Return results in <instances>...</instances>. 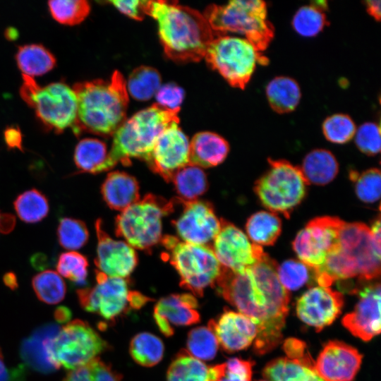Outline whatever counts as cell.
<instances>
[{
    "mask_svg": "<svg viewBox=\"0 0 381 381\" xmlns=\"http://www.w3.org/2000/svg\"><path fill=\"white\" fill-rule=\"evenodd\" d=\"M276 262L265 253L254 265L236 272L222 267L214 286L258 327L254 350L264 354L282 340L289 294L280 283Z\"/></svg>",
    "mask_w": 381,
    "mask_h": 381,
    "instance_id": "obj_1",
    "label": "cell"
},
{
    "mask_svg": "<svg viewBox=\"0 0 381 381\" xmlns=\"http://www.w3.org/2000/svg\"><path fill=\"white\" fill-rule=\"evenodd\" d=\"M145 13L156 20L167 56L178 62L199 61L220 33L198 11L176 1H147Z\"/></svg>",
    "mask_w": 381,
    "mask_h": 381,
    "instance_id": "obj_2",
    "label": "cell"
},
{
    "mask_svg": "<svg viewBox=\"0 0 381 381\" xmlns=\"http://www.w3.org/2000/svg\"><path fill=\"white\" fill-rule=\"evenodd\" d=\"M73 90L77 98V116L72 129L76 135L84 131L113 135L126 121L128 95L126 82L118 71L109 81L78 83Z\"/></svg>",
    "mask_w": 381,
    "mask_h": 381,
    "instance_id": "obj_3",
    "label": "cell"
},
{
    "mask_svg": "<svg viewBox=\"0 0 381 381\" xmlns=\"http://www.w3.org/2000/svg\"><path fill=\"white\" fill-rule=\"evenodd\" d=\"M380 274V242L370 227L361 222H345L336 250L323 266L314 272L318 285L329 287L336 281L357 278L371 281Z\"/></svg>",
    "mask_w": 381,
    "mask_h": 381,
    "instance_id": "obj_4",
    "label": "cell"
},
{
    "mask_svg": "<svg viewBox=\"0 0 381 381\" xmlns=\"http://www.w3.org/2000/svg\"><path fill=\"white\" fill-rule=\"evenodd\" d=\"M179 110L167 109L156 103L126 120L113 135L102 171L119 162L128 165L131 158L147 162L160 133L171 123L179 122Z\"/></svg>",
    "mask_w": 381,
    "mask_h": 381,
    "instance_id": "obj_5",
    "label": "cell"
},
{
    "mask_svg": "<svg viewBox=\"0 0 381 381\" xmlns=\"http://www.w3.org/2000/svg\"><path fill=\"white\" fill-rule=\"evenodd\" d=\"M203 16L216 32L243 35L261 54L274 35L267 19V4L261 0H232L226 4H212Z\"/></svg>",
    "mask_w": 381,
    "mask_h": 381,
    "instance_id": "obj_6",
    "label": "cell"
},
{
    "mask_svg": "<svg viewBox=\"0 0 381 381\" xmlns=\"http://www.w3.org/2000/svg\"><path fill=\"white\" fill-rule=\"evenodd\" d=\"M167 250V259L180 276V285L194 296H202L205 288L214 286L222 265L212 247L183 242L171 236L161 240Z\"/></svg>",
    "mask_w": 381,
    "mask_h": 381,
    "instance_id": "obj_7",
    "label": "cell"
},
{
    "mask_svg": "<svg viewBox=\"0 0 381 381\" xmlns=\"http://www.w3.org/2000/svg\"><path fill=\"white\" fill-rule=\"evenodd\" d=\"M20 94L48 130L60 133L74 125L77 98L68 85L58 82L41 87L32 78L23 75Z\"/></svg>",
    "mask_w": 381,
    "mask_h": 381,
    "instance_id": "obj_8",
    "label": "cell"
},
{
    "mask_svg": "<svg viewBox=\"0 0 381 381\" xmlns=\"http://www.w3.org/2000/svg\"><path fill=\"white\" fill-rule=\"evenodd\" d=\"M174 202L146 195L117 216L116 234L133 248L147 250L161 241L162 218L171 213Z\"/></svg>",
    "mask_w": 381,
    "mask_h": 381,
    "instance_id": "obj_9",
    "label": "cell"
},
{
    "mask_svg": "<svg viewBox=\"0 0 381 381\" xmlns=\"http://www.w3.org/2000/svg\"><path fill=\"white\" fill-rule=\"evenodd\" d=\"M210 67L232 87L243 90L256 65H266L268 59L246 39L220 34L208 45L204 57Z\"/></svg>",
    "mask_w": 381,
    "mask_h": 381,
    "instance_id": "obj_10",
    "label": "cell"
},
{
    "mask_svg": "<svg viewBox=\"0 0 381 381\" xmlns=\"http://www.w3.org/2000/svg\"><path fill=\"white\" fill-rule=\"evenodd\" d=\"M268 162L270 167L257 180L254 190L265 207L289 217L304 198L308 183L300 167L284 159Z\"/></svg>",
    "mask_w": 381,
    "mask_h": 381,
    "instance_id": "obj_11",
    "label": "cell"
},
{
    "mask_svg": "<svg viewBox=\"0 0 381 381\" xmlns=\"http://www.w3.org/2000/svg\"><path fill=\"white\" fill-rule=\"evenodd\" d=\"M107 348V343L92 327L75 320L60 328L49 341L47 353L56 369L73 370L97 358Z\"/></svg>",
    "mask_w": 381,
    "mask_h": 381,
    "instance_id": "obj_12",
    "label": "cell"
},
{
    "mask_svg": "<svg viewBox=\"0 0 381 381\" xmlns=\"http://www.w3.org/2000/svg\"><path fill=\"white\" fill-rule=\"evenodd\" d=\"M97 283L77 290L81 306L107 320H114L130 310H138L150 298L129 289L126 278L108 277L96 270Z\"/></svg>",
    "mask_w": 381,
    "mask_h": 381,
    "instance_id": "obj_13",
    "label": "cell"
},
{
    "mask_svg": "<svg viewBox=\"0 0 381 381\" xmlns=\"http://www.w3.org/2000/svg\"><path fill=\"white\" fill-rule=\"evenodd\" d=\"M344 223L339 218L329 216L310 220L292 243L299 260L314 272L321 268L336 250Z\"/></svg>",
    "mask_w": 381,
    "mask_h": 381,
    "instance_id": "obj_14",
    "label": "cell"
},
{
    "mask_svg": "<svg viewBox=\"0 0 381 381\" xmlns=\"http://www.w3.org/2000/svg\"><path fill=\"white\" fill-rule=\"evenodd\" d=\"M211 247L222 267L236 272L254 265L265 253L241 229L223 219Z\"/></svg>",
    "mask_w": 381,
    "mask_h": 381,
    "instance_id": "obj_15",
    "label": "cell"
},
{
    "mask_svg": "<svg viewBox=\"0 0 381 381\" xmlns=\"http://www.w3.org/2000/svg\"><path fill=\"white\" fill-rule=\"evenodd\" d=\"M146 162L167 181L189 164V141L179 123H171L160 133Z\"/></svg>",
    "mask_w": 381,
    "mask_h": 381,
    "instance_id": "obj_16",
    "label": "cell"
},
{
    "mask_svg": "<svg viewBox=\"0 0 381 381\" xmlns=\"http://www.w3.org/2000/svg\"><path fill=\"white\" fill-rule=\"evenodd\" d=\"M180 202L183 205V211L173 221V224L181 241L207 245L214 240L221 228V220L217 217L212 205L200 200Z\"/></svg>",
    "mask_w": 381,
    "mask_h": 381,
    "instance_id": "obj_17",
    "label": "cell"
},
{
    "mask_svg": "<svg viewBox=\"0 0 381 381\" xmlns=\"http://www.w3.org/2000/svg\"><path fill=\"white\" fill-rule=\"evenodd\" d=\"M343 305L341 293L318 286L309 289L298 298L296 310L302 322L319 332L334 321Z\"/></svg>",
    "mask_w": 381,
    "mask_h": 381,
    "instance_id": "obj_18",
    "label": "cell"
},
{
    "mask_svg": "<svg viewBox=\"0 0 381 381\" xmlns=\"http://www.w3.org/2000/svg\"><path fill=\"white\" fill-rule=\"evenodd\" d=\"M97 238L95 263L98 271L111 277L126 278L138 263L136 253L126 242L111 238L102 229L101 219L95 222Z\"/></svg>",
    "mask_w": 381,
    "mask_h": 381,
    "instance_id": "obj_19",
    "label": "cell"
},
{
    "mask_svg": "<svg viewBox=\"0 0 381 381\" xmlns=\"http://www.w3.org/2000/svg\"><path fill=\"white\" fill-rule=\"evenodd\" d=\"M362 361L354 347L334 340L326 343L315 362V370L324 381H353Z\"/></svg>",
    "mask_w": 381,
    "mask_h": 381,
    "instance_id": "obj_20",
    "label": "cell"
},
{
    "mask_svg": "<svg viewBox=\"0 0 381 381\" xmlns=\"http://www.w3.org/2000/svg\"><path fill=\"white\" fill-rule=\"evenodd\" d=\"M354 310L342 319L343 325L355 337L369 341L380 332V284L365 286L358 291Z\"/></svg>",
    "mask_w": 381,
    "mask_h": 381,
    "instance_id": "obj_21",
    "label": "cell"
},
{
    "mask_svg": "<svg viewBox=\"0 0 381 381\" xmlns=\"http://www.w3.org/2000/svg\"><path fill=\"white\" fill-rule=\"evenodd\" d=\"M198 303L191 294H171L159 299L154 308L153 318L159 331L166 337L174 327L188 326L200 321Z\"/></svg>",
    "mask_w": 381,
    "mask_h": 381,
    "instance_id": "obj_22",
    "label": "cell"
},
{
    "mask_svg": "<svg viewBox=\"0 0 381 381\" xmlns=\"http://www.w3.org/2000/svg\"><path fill=\"white\" fill-rule=\"evenodd\" d=\"M208 327L215 334L219 345L229 353L248 348L258 334L253 320L231 310H225L217 320H210Z\"/></svg>",
    "mask_w": 381,
    "mask_h": 381,
    "instance_id": "obj_23",
    "label": "cell"
},
{
    "mask_svg": "<svg viewBox=\"0 0 381 381\" xmlns=\"http://www.w3.org/2000/svg\"><path fill=\"white\" fill-rule=\"evenodd\" d=\"M229 151V145L221 135L199 132L189 142V164L200 168L215 167L224 161Z\"/></svg>",
    "mask_w": 381,
    "mask_h": 381,
    "instance_id": "obj_24",
    "label": "cell"
},
{
    "mask_svg": "<svg viewBox=\"0 0 381 381\" xmlns=\"http://www.w3.org/2000/svg\"><path fill=\"white\" fill-rule=\"evenodd\" d=\"M59 329L60 327L56 324H47L37 329L22 342L20 357L27 365L43 373H51L56 369L49 361L47 349L49 341Z\"/></svg>",
    "mask_w": 381,
    "mask_h": 381,
    "instance_id": "obj_25",
    "label": "cell"
},
{
    "mask_svg": "<svg viewBox=\"0 0 381 381\" xmlns=\"http://www.w3.org/2000/svg\"><path fill=\"white\" fill-rule=\"evenodd\" d=\"M101 193L111 209L121 212L140 200L137 180L123 171L109 173L102 185Z\"/></svg>",
    "mask_w": 381,
    "mask_h": 381,
    "instance_id": "obj_26",
    "label": "cell"
},
{
    "mask_svg": "<svg viewBox=\"0 0 381 381\" xmlns=\"http://www.w3.org/2000/svg\"><path fill=\"white\" fill-rule=\"evenodd\" d=\"M300 169L308 184L324 186L336 177L339 164L330 151L315 149L306 155Z\"/></svg>",
    "mask_w": 381,
    "mask_h": 381,
    "instance_id": "obj_27",
    "label": "cell"
},
{
    "mask_svg": "<svg viewBox=\"0 0 381 381\" xmlns=\"http://www.w3.org/2000/svg\"><path fill=\"white\" fill-rule=\"evenodd\" d=\"M265 92L270 106L278 114L293 111L301 97L298 83L287 76L274 78L267 85Z\"/></svg>",
    "mask_w": 381,
    "mask_h": 381,
    "instance_id": "obj_28",
    "label": "cell"
},
{
    "mask_svg": "<svg viewBox=\"0 0 381 381\" xmlns=\"http://www.w3.org/2000/svg\"><path fill=\"white\" fill-rule=\"evenodd\" d=\"M263 375L270 381H324L316 373L315 365L289 358H279L268 363Z\"/></svg>",
    "mask_w": 381,
    "mask_h": 381,
    "instance_id": "obj_29",
    "label": "cell"
},
{
    "mask_svg": "<svg viewBox=\"0 0 381 381\" xmlns=\"http://www.w3.org/2000/svg\"><path fill=\"white\" fill-rule=\"evenodd\" d=\"M16 61L23 75L32 78L42 75L53 69L56 60L43 45L26 44L18 47Z\"/></svg>",
    "mask_w": 381,
    "mask_h": 381,
    "instance_id": "obj_30",
    "label": "cell"
},
{
    "mask_svg": "<svg viewBox=\"0 0 381 381\" xmlns=\"http://www.w3.org/2000/svg\"><path fill=\"white\" fill-rule=\"evenodd\" d=\"M247 236L255 244L273 245L282 231L279 217L272 212L260 211L252 214L246 224Z\"/></svg>",
    "mask_w": 381,
    "mask_h": 381,
    "instance_id": "obj_31",
    "label": "cell"
},
{
    "mask_svg": "<svg viewBox=\"0 0 381 381\" xmlns=\"http://www.w3.org/2000/svg\"><path fill=\"white\" fill-rule=\"evenodd\" d=\"M182 202L195 200L207 189V176L202 168L188 164L177 171L171 180Z\"/></svg>",
    "mask_w": 381,
    "mask_h": 381,
    "instance_id": "obj_32",
    "label": "cell"
},
{
    "mask_svg": "<svg viewBox=\"0 0 381 381\" xmlns=\"http://www.w3.org/2000/svg\"><path fill=\"white\" fill-rule=\"evenodd\" d=\"M327 8L326 1H315L310 5L300 7L292 19L294 30L303 37L317 35L329 25L326 16Z\"/></svg>",
    "mask_w": 381,
    "mask_h": 381,
    "instance_id": "obj_33",
    "label": "cell"
},
{
    "mask_svg": "<svg viewBox=\"0 0 381 381\" xmlns=\"http://www.w3.org/2000/svg\"><path fill=\"white\" fill-rule=\"evenodd\" d=\"M108 155L106 144L96 138H84L75 146L73 159L80 172L102 171Z\"/></svg>",
    "mask_w": 381,
    "mask_h": 381,
    "instance_id": "obj_34",
    "label": "cell"
},
{
    "mask_svg": "<svg viewBox=\"0 0 381 381\" xmlns=\"http://www.w3.org/2000/svg\"><path fill=\"white\" fill-rule=\"evenodd\" d=\"M208 367L186 350L174 358L167 373V381H206Z\"/></svg>",
    "mask_w": 381,
    "mask_h": 381,
    "instance_id": "obj_35",
    "label": "cell"
},
{
    "mask_svg": "<svg viewBox=\"0 0 381 381\" xmlns=\"http://www.w3.org/2000/svg\"><path fill=\"white\" fill-rule=\"evenodd\" d=\"M164 351L162 341L149 332H141L135 335L129 346L132 358L145 367H152L157 364L162 359Z\"/></svg>",
    "mask_w": 381,
    "mask_h": 381,
    "instance_id": "obj_36",
    "label": "cell"
},
{
    "mask_svg": "<svg viewBox=\"0 0 381 381\" xmlns=\"http://www.w3.org/2000/svg\"><path fill=\"white\" fill-rule=\"evenodd\" d=\"M161 87V76L154 68L141 66L134 69L126 82L127 92L136 100L151 99Z\"/></svg>",
    "mask_w": 381,
    "mask_h": 381,
    "instance_id": "obj_37",
    "label": "cell"
},
{
    "mask_svg": "<svg viewBox=\"0 0 381 381\" xmlns=\"http://www.w3.org/2000/svg\"><path fill=\"white\" fill-rule=\"evenodd\" d=\"M18 217L26 223H36L47 217L49 210L47 197L32 188L18 195L13 202Z\"/></svg>",
    "mask_w": 381,
    "mask_h": 381,
    "instance_id": "obj_38",
    "label": "cell"
},
{
    "mask_svg": "<svg viewBox=\"0 0 381 381\" xmlns=\"http://www.w3.org/2000/svg\"><path fill=\"white\" fill-rule=\"evenodd\" d=\"M32 286L38 299L47 304L60 303L66 293V284L61 277L50 270L35 275L32 279Z\"/></svg>",
    "mask_w": 381,
    "mask_h": 381,
    "instance_id": "obj_39",
    "label": "cell"
},
{
    "mask_svg": "<svg viewBox=\"0 0 381 381\" xmlns=\"http://www.w3.org/2000/svg\"><path fill=\"white\" fill-rule=\"evenodd\" d=\"M187 351L200 361H210L214 358L219 344L213 331L209 327L192 329L186 341Z\"/></svg>",
    "mask_w": 381,
    "mask_h": 381,
    "instance_id": "obj_40",
    "label": "cell"
},
{
    "mask_svg": "<svg viewBox=\"0 0 381 381\" xmlns=\"http://www.w3.org/2000/svg\"><path fill=\"white\" fill-rule=\"evenodd\" d=\"M48 7L53 18L66 25L80 23L90 11V6L85 0L49 1Z\"/></svg>",
    "mask_w": 381,
    "mask_h": 381,
    "instance_id": "obj_41",
    "label": "cell"
},
{
    "mask_svg": "<svg viewBox=\"0 0 381 381\" xmlns=\"http://www.w3.org/2000/svg\"><path fill=\"white\" fill-rule=\"evenodd\" d=\"M253 363L238 358L208 368L206 381H251Z\"/></svg>",
    "mask_w": 381,
    "mask_h": 381,
    "instance_id": "obj_42",
    "label": "cell"
},
{
    "mask_svg": "<svg viewBox=\"0 0 381 381\" xmlns=\"http://www.w3.org/2000/svg\"><path fill=\"white\" fill-rule=\"evenodd\" d=\"M56 234L61 246L70 250L83 247L89 238L85 224L80 219L71 217L60 219Z\"/></svg>",
    "mask_w": 381,
    "mask_h": 381,
    "instance_id": "obj_43",
    "label": "cell"
},
{
    "mask_svg": "<svg viewBox=\"0 0 381 381\" xmlns=\"http://www.w3.org/2000/svg\"><path fill=\"white\" fill-rule=\"evenodd\" d=\"M63 381H121V376L109 365L96 358L71 370Z\"/></svg>",
    "mask_w": 381,
    "mask_h": 381,
    "instance_id": "obj_44",
    "label": "cell"
},
{
    "mask_svg": "<svg viewBox=\"0 0 381 381\" xmlns=\"http://www.w3.org/2000/svg\"><path fill=\"white\" fill-rule=\"evenodd\" d=\"M322 129L327 140L333 143L344 144L354 137L356 126L349 115L334 114L325 119Z\"/></svg>",
    "mask_w": 381,
    "mask_h": 381,
    "instance_id": "obj_45",
    "label": "cell"
},
{
    "mask_svg": "<svg viewBox=\"0 0 381 381\" xmlns=\"http://www.w3.org/2000/svg\"><path fill=\"white\" fill-rule=\"evenodd\" d=\"M88 261L82 254L75 251L62 253L56 263L58 274L75 284L83 285L87 276Z\"/></svg>",
    "mask_w": 381,
    "mask_h": 381,
    "instance_id": "obj_46",
    "label": "cell"
},
{
    "mask_svg": "<svg viewBox=\"0 0 381 381\" xmlns=\"http://www.w3.org/2000/svg\"><path fill=\"white\" fill-rule=\"evenodd\" d=\"M357 197L365 203H373L380 197L381 177L378 169H369L361 174L352 172Z\"/></svg>",
    "mask_w": 381,
    "mask_h": 381,
    "instance_id": "obj_47",
    "label": "cell"
},
{
    "mask_svg": "<svg viewBox=\"0 0 381 381\" xmlns=\"http://www.w3.org/2000/svg\"><path fill=\"white\" fill-rule=\"evenodd\" d=\"M300 260H288L277 267V276L282 285L287 290H297L309 279L310 271Z\"/></svg>",
    "mask_w": 381,
    "mask_h": 381,
    "instance_id": "obj_48",
    "label": "cell"
},
{
    "mask_svg": "<svg viewBox=\"0 0 381 381\" xmlns=\"http://www.w3.org/2000/svg\"><path fill=\"white\" fill-rule=\"evenodd\" d=\"M355 143L361 152L368 155H375L380 151V128L373 122L363 123L355 133Z\"/></svg>",
    "mask_w": 381,
    "mask_h": 381,
    "instance_id": "obj_49",
    "label": "cell"
},
{
    "mask_svg": "<svg viewBox=\"0 0 381 381\" xmlns=\"http://www.w3.org/2000/svg\"><path fill=\"white\" fill-rule=\"evenodd\" d=\"M155 96L159 106L170 110L179 109L184 98V90L177 85L167 83L161 85Z\"/></svg>",
    "mask_w": 381,
    "mask_h": 381,
    "instance_id": "obj_50",
    "label": "cell"
},
{
    "mask_svg": "<svg viewBox=\"0 0 381 381\" xmlns=\"http://www.w3.org/2000/svg\"><path fill=\"white\" fill-rule=\"evenodd\" d=\"M283 349L287 358L315 365V361L312 359L303 341L298 339L289 338L285 340Z\"/></svg>",
    "mask_w": 381,
    "mask_h": 381,
    "instance_id": "obj_51",
    "label": "cell"
},
{
    "mask_svg": "<svg viewBox=\"0 0 381 381\" xmlns=\"http://www.w3.org/2000/svg\"><path fill=\"white\" fill-rule=\"evenodd\" d=\"M112 4L120 12L127 16L138 20H143L145 13L147 1L132 0V1H111Z\"/></svg>",
    "mask_w": 381,
    "mask_h": 381,
    "instance_id": "obj_52",
    "label": "cell"
},
{
    "mask_svg": "<svg viewBox=\"0 0 381 381\" xmlns=\"http://www.w3.org/2000/svg\"><path fill=\"white\" fill-rule=\"evenodd\" d=\"M23 373L22 367L11 368L6 365L0 349V381H22Z\"/></svg>",
    "mask_w": 381,
    "mask_h": 381,
    "instance_id": "obj_53",
    "label": "cell"
},
{
    "mask_svg": "<svg viewBox=\"0 0 381 381\" xmlns=\"http://www.w3.org/2000/svg\"><path fill=\"white\" fill-rule=\"evenodd\" d=\"M4 139L8 147L22 150V136L19 130L9 128L4 132Z\"/></svg>",
    "mask_w": 381,
    "mask_h": 381,
    "instance_id": "obj_54",
    "label": "cell"
},
{
    "mask_svg": "<svg viewBox=\"0 0 381 381\" xmlns=\"http://www.w3.org/2000/svg\"><path fill=\"white\" fill-rule=\"evenodd\" d=\"M16 217L12 214L0 215V232L4 234L11 232L16 226Z\"/></svg>",
    "mask_w": 381,
    "mask_h": 381,
    "instance_id": "obj_55",
    "label": "cell"
},
{
    "mask_svg": "<svg viewBox=\"0 0 381 381\" xmlns=\"http://www.w3.org/2000/svg\"><path fill=\"white\" fill-rule=\"evenodd\" d=\"M364 4L369 15L379 22L381 18L380 1L368 0L365 1Z\"/></svg>",
    "mask_w": 381,
    "mask_h": 381,
    "instance_id": "obj_56",
    "label": "cell"
},
{
    "mask_svg": "<svg viewBox=\"0 0 381 381\" xmlns=\"http://www.w3.org/2000/svg\"><path fill=\"white\" fill-rule=\"evenodd\" d=\"M47 257L43 254H35L31 258L32 265L37 269L42 270L47 265Z\"/></svg>",
    "mask_w": 381,
    "mask_h": 381,
    "instance_id": "obj_57",
    "label": "cell"
},
{
    "mask_svg": "<svg viewBox=\"0 0 381 381\" xmlns=\"http://www.w3.org/2000/svg\"><path fill=\"white\" fill-rule=\"evenodd\" d=\"M4 283L11 288H15L17 286L16 275L13 272H8L4 276Z\"/></svg>",
    "mask_w": 381,
    "mask_h": 381,
    "instance_id": "obj_58",
    "label": "cell"
},
{
    "mask_svg": "<svg viewBox=\"0 0 381 381\" xmlns=\"http://www.w3.org/2000/svg\"><path fill=\"white\" fill-rule=\"evenodd\" d=\"M57 310L58 315H56V318L59 322L66 321L69 319L70 313L66 308H59Z\"/></svg>",
    "mask_w": 381,
    "mask_h": 381,
    "instance_id": "obj_59",
    "label": "cell"
},
{
    "mask_svg": "<svg viewBox=\"0 0 381 381\" xmlns=\"http://www.w3.org/2000/svg\"><path fill=\"white\" fill-rule=\"evenodd\" d=\"M259 381H267V380H259Z\"/></svg>",
    "mask_w": 381,
    "mask_h": 381,
    "instance_id": "obj_60",
    "label": "cell"
}]
</instances>
